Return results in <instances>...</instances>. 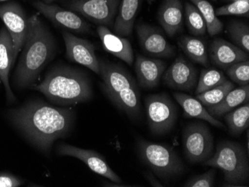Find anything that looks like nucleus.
<instances>
[{"label": "nucleus", "instance_id": "nucleus-1", "mask_svg": "<svg viewBox=\"0 0 249 187\" xmlns=\"http://www.w3.org/2000/svg\"><path fill=\"white\" fill-rule=\"evenodd\" d=\"M8 117L14 126L46 155L54 141L69 132L73 122L71 109L53 107L42 102H31L10 110Z\"/></svg>", "mask_w": 249, "mask_h": 187}, {"label": "nucleus", "instance_id": "nucleus-2", "mask_svg": "<svg viewBox=\"0 0 249 187\" xmlns=\"http://www.w3.org/2000/svg\"><path fill=\"white\" fill-rule=\"evenodd\" d=\"M55 42L50 31L38 15L29 18V28L19 64L14 75L18 89L34 85L54 55Z\"/></svg>", "mask_w": 249, "mask_h": 187}, {"label": "nucleus", "instance_id": "nucleus-3", "mask_svg": "<svg viewBox=\"0 0 249 187\" xmlns=\"http://www.w3.org/2000/svg\"><path fill=\"white\" fill-rule=\"evenodd\" d=\"M50 101L61 105H73L90 100L92 89L87 75L70 66L52 68L41 83L35 86Z\"/></svg>", "mask_w": 249, "mask_h": 187}, {"label": "nucleus", "instance_id": "nucleus-4", "mask_svg": "<svg viewBox=\"0 0 249 187\" xmlns=\"http://www.w3.org/2000/svg\"><path fill=\"white\" fill-rule=\"evenodd\" d=\"M103 90L109 100L131 119L141 113V95L131 74L119 64L99 60Z\"/></svg>", "mask_w": 249, "mask_h": 187}, {"label": "nucleus", "instance_id": "nucleus-5", "mask_svg": "<svg viewBox=\"0 0 249 187\" xmlns=\"http://www.w3.org/2000/svg\"><path fill=\"white\" fill-rule=\"evenodd\" d=\"M203 164L220 169L228 187H243L249 179V160L244 148L239 142H219L215 153Z\"/></svg>", "mask_w": 249, "mask_h": 187}, {"label": "nucleus", "instance_id": "nucleus-6", "mask_svg": "<svg viewBox=\"0 0 249 187\" xmlns=\"http://www.w3.org/2000/svg\"><path fill=\"white\" fill-rule=\"evenodd\" d=\"M140 158L158 177L165 179L182 174L184 165L174 149L167 145L140 139Z\"/></svg>", "mask_w": 249, "mask_h": 187}, {"label": "nucleus", "instance_id": "nucleus-7", "mask_svg": "<svg viewBox=\"0 0 249 187\" xmlns=\"http://www.w3.org/2000/svg\"><path fill=\"white\" fill-rule=\"evenodd\" d=\"M147 122L153 135L169 133L177 120V109L168 95H150L145 100Z\"/></svg>", "mask_w": 249, "mask_h": 187}, {"label": "nucleus", "instance_id": "nucleus-8", "mask_svg": "<svg viewBox=\"0 0 249 187\" xmlns=\"http://www.w3.org/2000/svg\"><path fill=\"white\" fill-rule=\"evenodd\" d=\"M182 138L184 153L190 163H204L213 155V137L205 124H189L183 131Z\"/></svg>", "mask_w": 249, "mask_h": 187}, {"label": "nucleus", "instance_id": "nucleus-9", "mask_svg": "<svg viewBox=\"0 0 249 187\" xmlns=\"http://www.w3.org/2000/svg\"><path fill=\"white\" fill-rule=\"evenodd\" d=\"M120 0H71L66 6L99 26L114 24Z\"/></svg>", "mask_w": 249, "mask_h": 187}, {"label": "nucleus", "instance_id": "nucleus-10", "mask_svg": "<svg viewBox=\"0 0 249 187\" xmlns=\"http://www.w3.org/2000/svg\"><path fill=\"white\" fill-rule=\"evenodd\" d=\"M0 19L3 21L12 38L14 58L16 61L18 54L24 45L29 28V18L23 8L17 2H8L0 5Z\"/></svg>", "mask_w": 249, "mask_h": 187}, {"label": "nucleus", "instance_id": "nucleus-11", "mask_svg": "<svg viewBox=\"0 0 249 187\" xmlns=\"http://www.w3.org/2000/svg\"><path fill=\"white\" fill-rule=\"evenodd\" d=\"M66 47V56L72 62L86 67L99 75V61L95 52V47L91 42L79 38L67 31L62 32Z\"/></svg>", "mask_w": 249, "mask_h": 187}, {"label": "nucleus", "instance_id": "nucleus-12", "mask_svg": "<svg viewBox=\"0 0 249 187\" xmlns=\"http://www.w3.org/2000/svg\"><path fill=\"white\" fill-rule=\"evenodd\" d=\"M198 69L190 61L179 56L163 75L165 85L174 90L190 92L198 82Z\"/></svg>", "mask_w": 249, "mask_h": 187}, {"label": "nucleus", "instance_id": "nucleus-13", "mask_svg": "<svg viewBox=\"0 0 249 187\" xmlns=\"http://www.w3.org/2000/svg\"><path fill=\"white\" fill-rule=\"evenodd\" d=\"M57 152L61 156H69L79 159L92 171L116 184L122 183L121 178L109 167L103 156L94 151L81 149L62 143L57 148Z\"/></svg>", "mask_w": 249, "mask_h": 187}, {"label": "nucleus", "instance_id": "nucleus-14", "mask_svg": "<svg viewBox=\"0 0 249 187\" xmlns=\"http://www.w3.org/2000/svg\"><path fill=\"white\" fill-rule=\"evenodd\" d=\"M32 4L41 15L57 26L77 33L90 32V26L72 11H67L58 5L46 4L40 0L34 1Z\"/></svg>", "mask_w": 249, "mask_h": 187}, {"label": "nucleus", "instance_id": "nucleus-15", "mask_svg": "<svg viewBox=\"0 0 249 187\" xmlns=\"http://www.w3.org/2000/svg\"><path fill=\"white\" fill-rule=\"evenodd\" d=\"M136 31L142 50L150 56L169 58L174 55V47L165 38L160 31L146 23H140Z\"/></svg>", "mask_w": 249, "mask_h": 187}, {"label": "nucleus", "instance_id": "nucleus-16", "mask_svg": "<svg viewBox=\"0 0 249 187\" xmlns=\"http://www.w3.org/2000/svg\"><path fill=\"white\" fill-rule=\"evenodd\" d=\"M209 57L214 65L226 70L236 63L249 60V53L227 40L217 38L211 43Z\"/></svg>", "mask_w": 249, "mask_h": 187}, {"label": "nucleus", "instance_id": "nucleus-17", "mask_svg": "<svg viewBox=\"0 0 249 187\" xmlns=\"http://www.w3.org/2000/svg\"><path fill=\"white\" fill-rule=\"evenodd\" d=\"M166 69L161 60L146 58L138 54L135 61V72L140 86L152 89L158 86Z\"/></svg>", "mask_w": 249, "mask_h": 187}, {"label": "nucleus", "instance_id": "nucleus-18", "mask_svg": "<svg viewBox=\"0 0 249 187\" xmlns=\"http://www.w3.org/2000/svg\"><path fill=\"white\" fill-rule=\"evenodd\" d=\"M15 62L14 44L8 29H0V79L5 86L7 102L13 103L15 96L9 85V72Z\"/></svg>", "mask_w": 249, "mask_h": 187}, {"label": "nucleus", "instance_id": "nucleus-19", "mask_svg": "<svg viewBox=\"0 0 249 187\" xmlns=\"http://www.w3.org/2000/svg\"><path fill=\"white\" fill-rule=\"evenodd\" d=\"M97 32L106 51L124 61L128 65H132L134 52L131 43L127 39L112 33L104 26H98Z\"/></svg>", "mask_w": 249, "mask_h": 187}, {"label": "nucleus", "instance_id": "nucleus-20", "mask_svg": "<svg viewBox=\"0 0 249 187\" xmlns=\"http://www.w3.org/2000/svg\"><path fill=\"white\" fill-rule=\"evenodd\" d=\"M158 21L169 37H174L182 29L183 5L180 0H166L158 12Z\"/></svg>", "mask_w": 249, "mask_h": 187}, {"label": "nucleus", "instance_id": "nucleus-21", "mask_svg": "<svg viewBox=\"0 0 249 187\" xmlns=\"http://www.w3.org/2000/svg\"><path fill=\"white\" fill-rule=\"evenodd\" d=\"M142 0H122L114 21V31L119 36H128L134 27Z\"/></svg>", "mask_w": 249, "mask_h": 187}, {"label": "nucleus", "instance_id": "nucleus-22", "mask_svg": "<svg viewBox=\"0 0 249 187\" xmlns=\"http://www.w3.org/2000/svg\"><path fill=\"white\" fill-rule=\"evenodd\" d=\"M175 100L181 106L184 114L190 117L205 120L213 126L219 128H225V125L215 117H213L205 108L204 105L197 100L196 98L182 93H175Z\"/></svg>", "mask_w": 249, "mask_h": 187}, {"label": "nucleus", "instance_id": "nucleus-23", "mask_svg": "<svg viewBox=\"0 0 249 187\" xmlns=\"http://www.w3.org/2000/svg\"><path fill=\"white\" fill-rule=\"evenodd\" d=\"M249 85L240 86L231 90L219 104L208 107V112L213 117H221L233 111L243 103L249 102Z\"/></svg>", "mask_w": 249, "mask_h": 187}, {"label": "nucleus", "instance_id": "nucleus-24", "mask_svg": "<svg viewBox=\"0 0 249 187\" xmlns=\"http://www.w3.org/2000/svg\"><path fill=\"white\" fill-rule=\"evenodd\" d=\"M179 47L184 54L197 64L205 68L210 65L208 52L204 42L200 39L191 36H182L178 40Z\"/></svg>", "mask_w": 249, "mask_h": 187}, {"label": "nucleus", "instance_id": "nucleus-25", "mask_svg": "<svg viewBox=\"0 0 249 187\" xmlns=\"http://www.w3.org/2000/svg\"><path fill=\"white\" fill-rule=\"evenodd\" d=\"M225 121L231 135L239 136L249 126V104L225 114Z\"/></svg>", "mask_w": 249, "mask_h": 187}, {"label": "nucleus", "instance_id": "nucleus-26", "mask_svg": "<svg viewBox=\"0 0 249 187\" xmlns=\"http://www.w3.org/2000/svg\"><path fill=\"white\" fill-rule=\"evenodd\" d=\"M194 4L205 19L207 31L211 36L219 34L223 30V24L220 19H218L215 10L207 0H190Z\"/></svg>", "mask_w": 249, "mask_h": 187}, {"label": "nucleus", "instance_id": "nucleus-27", "mask_svg": "<svg viewBox=\"0 0 249 187\" xmlns=\"http://www.w3.org/2000/svg\"><path fill=\"white\" fill-rule=\"evenodd\" d=\"M233 88L234 85L230 81H227L211 90L197 94L196 98L203 105L208 107H212L221 102Z\"/></svg>", "mask_w": 249, "mask_h": 187}, {"label": "nucleus", "instance_id": "nucleus-28", "mask_svg": "<svg viewBox=\"0 0 249 187\" xmlns=\"http://www.w3.org/2000/svg\"><path fill=\"white\" fill-rule=\"evenodd\" d=\"M185 20L189 32L193 35H205L207 32L205 19L198 8L190 2L185 4Z\"/></svg>", "mask_w": 249, "mask_h": 187}, {"label": "nucleus", "instance_id": "nucleus-29", "mask_svg": "<svg viewBox=\"0 0 249 187\" xmlns=\"http://www.w3.org/2000/svg\"><path fill=\"white\" fill-rule=\"evenodd\" d=\"M223 72L215 69H206L201 70L198 79L196 95L211 90L227 82Z\"/></svg>", "mask_w": 249, "mask_h": 187}, {"label": "nucleus", "instance_id": "nucleus-30", "mask_svg": "<svg viewBox=\"0 0 249 187\" xmlns=\"http://www.w3.org/2000/svg\"><path fill=\"white\" fill-rule=\"evenodd\" d=\"M228 33L234 45L246 52L249 51V26L240 21H232L228 26Z\"/></svg>", "mask_w": 249, "mask_h": 187}, {"label": "nucleus", "instance_id": "nucleus-31", "mask_svg": "<svg viewBox=\"0 0 249 187\" xmlns=\"http://www.w3.org/2000/svg\"><path fill=\"white\" fill-rule=\"evenodd\" d=\"M228 76L235 83L240 86L249 84V61H241L230 66L226 69Z\"/></svg>", "mask_w": 249, "mask_h": 187}, {"label": "nucleus", "instance_id": "nucleus-32", "mask_svg": "<svg viewBox=\"0 0 249 187\" xmlns=\"http://www.w3.org/2000/svg\"><path fill=\"white\" fill-rule=\"evenodd\" d=\"M249 2L247 1L231 2V3L218 8L215 11V13L217 17L229 16V15L249 17Z\"/></svg>", "mask_w": 249, "mask_h": 187}, {"label": "nucleus", "instance_id": "nucleus-33", "mask_svg": "<svg viewBox=\"0 0 249 187\" xmlns=\"http://www.w3.org/2000/svg\"><path fill=\"white\" fill-rule=\"evenodd\" d=\"M216 170L214 169L199 175H196L184 184L185 187H212L215 184Z\"/></svg>", "mask_w": 249, "mask_h": 187}, {"label": "nucleus", "instance_id": "nucleus-34", "mask_svg": "<svg viewBox=\"0 0 249 187\" xmlns=\"http://www.w3.org/2000/svg\"><path fill=\"white\" fill-rule=\"evenodd\" d=\"M22 184V180L13 174L0 173V187H18Z\"/></svg>", "mask_w": 249, "mask_h": 187}, {"label": "nucleus", "instance_id": "nucleus-35", "mask_svg": "<svg viewBox=\"0 0 249 187\" xmlns=\"http://www.w3.org/2000/svg\"><path fill=\"white\" fill-rule=\"evenodd\" d=\"M144 175H145V178H146L147 181H149V184L153 186V187H162L163 185H162L160 181H158L155 178V176L153 174H152L151 172H144Z\"/></svg>", "mask_w": 249, "mask_h": 187}, {"label": "nucleus", "instance_id": "nucleus-36", "mask_svg": "<svg viewBox=\"0 0 249 187\" xmlns=\"http://www.w3.org/2000/svg\"><path fill=\"white\" fill-rule=\"evenodd\" d=\"M40 1L46 4H51L52 2H54L55 0H40Z\"/></svg>", "mask_w": 249, "mask_h": 187}, {"label": "nucleus", "instance_id": "nucleus-37", "mask_svg": "<svg viewBox=\"0 0 249 187\" xmlns=\"http://www.w3.org/2000/svg\"><path fill=\"white\" fill-rule=\"evenodd\" d=\"M229 1H231V2H236V1H247V2H249V0H229Z\"/></svg>", "mask_w": 249, "mask_h": 187}, {"label": "nucleus", "instance_id": "nucleus-38", "mask_svg": "<svg viewBox=\"0 0 249 187\" xmlns=\"http://www.w3.org/2000/svg\"><path fill=\"white\" fill-rule=\"evenodd\" d=\"M5 1H9V0H0V2H5Z\"/></svg>", "mask_w": 249, "mask_h": 187}, {"label": "nucleus", "instance_id": "nucleus-39", "mask_svg": "<svg viewBox=\"0 0 249 187\" xmlns=\"http://www.w3.org/2000/svg\"><path fill=\"white\" fill-rule=\"evenodd\" d=\"M223 1H229V0H223Z\"/></svg>", "mask_w": 249, "mask_h": 187}, {"label": "nucleus", "instance_id": "nucleus-40", "mask_svg": "<svg viewBox=\"0 0 249 187\" xmlns=\"http://www.w3.org/2000/svg\"><path fill=\"white\" fill-rule=\"evenodd\" d=\"M213 1H215V2H216V0H213Z\"/></svg>", "mask_w": 249, "mask_h": 187}]
</instances>
